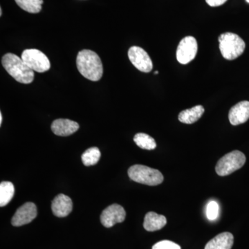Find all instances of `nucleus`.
I'll return each mask as SVG.
<instances>
[{"mask_svg": "<svg viewBox=\"0 0 249 249\" xmlns=\"http://www.w3.org/2000/svg\"><path fill=\"white\" fill-rule=\"evenodd\" d=\"M229 121L232 125L245 124L249 119V101H242L230 109Z\"/></svg>", "mask_w": 249, "mask_h": 249, "instance_id": "obj_11", "label": "nucleus"}, {"mask_svg": "<svg viewBox=\"0 0 249 249\" xmlns=\"http://www.w3.org/2000/svg\"><path fill=\"white\" fill-rule=\"evenodd\" d=\"M37 216V208L35 204L27 202L19 207L11 220L14 227H21L32 222Z\"/></svg>", "mask_w": 249, "mask_h": 249, "instance_id": "obj_10", "label": "nucleus"}, {"mask_svg": "<svg viewBox=\"0 0 249 249\" xmlns=\"http://www.w3.org/2000/svg\"><path fill=\"white\" fill-rule=\"evenodd\" d=\"M1 15H2V10L0 9V16H1Z\"/></svg>", "mask_w": 249, "mask_h": 249, "instance_id": "obj_25", "label": "nucleus"}, {"mask_svg": "<svg viewBox=\"0 0 249 249\" xmlns=\"http://www.w3.org/2000/svg\"><path fill=\"white\" fill-rule=\"evenodd\" d=\"M73 209V203L70 196L59 194L52 201V209L54 215L58 217H67Z\"/></svg>", "mask_w": 249, "mask_h": 249, "instance_id": "obj_12", "label": "nucleus"}, {"mask_svg": "<svg viewBox=\"0 0 249 249\" xmlns=\"http://www.w3.org/2000/svg\"><path fill=\"white\" fill-rule=\"evenodd\" d=\"M126 213L123 206L119 204H111L103 211L101 216V224L106 228H111L117 223L124 222Z\"/></svg>", "mask_w": 249, "mask_h": 249, "instance_id": "obj_9", "label": "nucleus"}, {"mask_svg": "<svg viewBox=\"0 0 249 249\" xmlns=\"http://www.w3.org/2000/svg\"><path fill=\"white\" fill-rule=\"evenodd\" d=\"M227 0H206V3L212 7H216V6H222Z\"/></svg>", "mask_w": 249, "mask_h": 249, "instance_id": "obj_23", "label": "nucleus"}, {"mask_svg": "<svg viewBox=\"0 0 249 249\" xmlns=\"http://www.w3.org/2000/svg\"><path fill=\"white\" fill-rule=\"evenodd\" d=\"M219 42L221 53L228 60H235L245 52V41L233 33L222 34L219 37Z\"/></svg>", "mask_w": 249, "mask_h": 249, "instance_id": "obj_3", "label": "nucleus"}, {"mask_svg": "<svg viewBox=\"0 0 249 249\" xmlns=\"http://www.w3.org/2000/svg\"><path fill=\"white\" fill-rule=\"evenodd\" d=\"M21 58L33 71L44 73L50 69L49 58L45 53L37 49H26L22 52Z\"/></svg>", "mask_w": 249, "mask_h": 249, "instance_id": "obj_6", "label": "nucleus"}, {"mask_svg": "<svg viewBox=\"0 0 249 249\" xmlns=\"http://www.w3.org/2000/svg\"><path fill=\"white\" fill-rule=\"evenodd\" d=\"M155 74H158L159 72H158V71H156L155 72Z\"/></svg>", "mask_w": 249, "mask_h": 249, "instance_id": "obj_26", "label": "nucleus"}, {"mask_svg": "<svg viewBox=\"0 0 249 249\" xmlns=\"http://www.w3.org/2000/svg\"><path fill=\"white\" fill-rule=\"evenodd\" d=\"M234 237L229 232H222L210 240L204 249H231Z\"/></svg>", "mask_w": 249, "mask_h": 249, "instance_id": "obj_14", "label": "nucleus"}, {"mask_svg": "<svg viewBox=\"0 0 249 249\" xmlns=\"http://www.w3.org/2000/svg\"><path fill=\"white\" fill-rule=\"evenodd\" d=\"M246 1H247V2L249 3V0H246Z\"/></svg>", "mask_w": 249, "mask_h": 249, "instance_id": "obj_27", "label": "nucleus"}, {"mask_svg": "<svg viewBox=\"0 0 249 249\" xmlns=\"http://www.w3.org/2000/svg\"><path fill=\"white\" fill-rule=\"evenodd\" d=\"M246 162L245 154L234 150L222 157L218 160L215 171L221 177L227 176L243 167Z\"/></svg>", "mask_w": 249, "mask_h": 249, "instance_id": "obj_5", "label": "nucleus"}, {"mask_svg": "<svg viewBox=\"0 0 249 249\" xmlns=\"http://www.w3.org/2000/svg\"><path fill=\"white\" fill-rule=\"evenodd\" d=\"M2 124V114L0 113V124Z\"/></svg>", "mask_w": 249, "mask_h": 249, "instance_id": "obj_24", "label": "nucleus"}, {"mask_svg": "<svg viewBox=\"0 0 249 249\" xmlns=\"http://www.w3.org/2000/svg\"><path fill=\"white\" fill-rule=\"evenodd\" d=\"M134 142L141 148L144 150H154L157 147L155 139L145 133H138L134 137Z\"/></svg>", "mask_w": 249, "mask_h": 249, "instance_id": "obj_18", "label": "nucleus"}, {"mask_svg": "<svg viewBox=\"0 0 249 249\" xmlns=\"http://www.w3.org/2000/svg\"><path fill=\"white\" fill-rule=\"evenodd\" d=\"M15 188L14 184L10 181H3L0 183V206H6L9 204L14 196Z\"/></svg>", "mask_w": 249, "mask_h": 249, "instance_id": "obj_17", "label": "nucleus"}, {"mask_svg": "<svg viewBox=\"0 0 249 249\" xmlns=\"http://www.w3.org/2000/svg\"><path fill=\"white\" fill-rule=\"evenodd\" d=\"M76 65L80 74L91 81H98L102 78L103 67L101 58L97 53L88 49L78 53Z\"/></svg>", "mask_w": 249, "mask_h": 249, "instance_id": "obj_1", "label": "nucleus"}, {"mask_svg": "<svg viewBox=\"0 0 249 249\" xmlns=\"http://www.w3.org/2000/svg\"><path fill=\"white\" fill-rule=\"evenodd\" d=\"M152 249H181V247L169 240H163L157 242L152 247Z\"/></svg>", "mask_w": 249, "mask_h": 249, "instance_id": "obj_22", "label": "nucleus"}, {"mask_svg": "<svg viewBox=\"0 0 249 249\" xmlns=\"http://www.w3.org/2000/svg\"><path fill=\"white\" fill-rule=\"evenodd\" d=\"M129 60L137 70L144 73H149L153 68L151 58L148 53L141 47L134 46L128 51Z\"/></svg>", "mask_w": 249, "mask_h": 249, "instance_id": "obj_8", "label": "nucleus"}, {"mask_svg": "<svg viewBox=\"0 0 249 249\" xmlns=\"http://www.w3.org/2000/svg\"><path fill=\"white\" fill-rule=\"evenodd\" d=\"M18 6L31 14H37L42 9L43 0H15Z\"/></svg>", "mask_w": 249, "mask_h": 249, "instance_id": "obj_19", "label": "nucleus"}, {"mask_svg": "<svg viewBox=\"0 0 249 249\" xmlns=\"http://www.w3.org/2000/svg\"><path fill=\"white\" fill-rule=\"evenodd\" d=\"M1 64L10 76L18 83L30 84L34 81V71L16 54H5L1 59Z\"/></svg>", "mask_w": 249, "mask_h": 249, "instance_id": "obj_2", "label": "nucleus"}, {"mask_svg": "<svg viewBox=\"0 0 249 249\" xmlns=\"http://www.w3.org/2000/svg\"><path fill=\"white\" fill-rule=\"evenodd\" d=\"M79 129V124L69 119H60L53 121L52 130L55 135L67 137L71 135Z\"/></svg>", "mask_w": 249, "mask_h": 249, "instance_id": "obj_13", "label": "nucleus"}, {"mask_svg": "<svg viewBox=\"0 0 249 249\" xmlns=\"http://www.w3.org/2000/svg\"><path fill=\"white\" fill-rule=\"evenodd\" d=\"M166 224L167 219L165 216L155 212H149L145 214L143 227L147 231L153 232L163 229Z\"/></svg>", "mask_w": 249, "mask_h": 249, "instance_id": "obj_15", "label": "nucleus"}, {"mask_svg": "<svg viewBox=\"0 0 249 249\" xmlns=\"http://www.w3.org/2000/svg\"><path fill=\"white\" fill-rule=\"evenodd\" d=\"M204 113V108L201 106H196L191 109L183 110L178 114V121L183 124H193L196 122Z\"/></svg>", "mask_w": 249, "mask_h": 249, "instance_id": "obj_16", "label": "nucleus"}, {"mask_svg": "<svg viewBox=\"0 0 249 249\" xmlns=\"http://www.w3.org/2000/svg\"><path fill=\"white\" fill-rule=\"evenodd\" d=\"M129 178L139 183L147 186H157L163 181V176L160 170L142 165H134L128 170Z\"/></svg>", "mask_w": 249, "mask_h": 249, "instance_id": "obj_4", "label": "nucleus"}, {"mask_svg": "<svg viewBox=\"0 0 249 249\" xmlns=\"http://www.w3.org/2000/svg\"><path fill=\"white\" fill-rule=\"evenodd\" d=\"M219 205L214 201H210L206 209V215L211 221L215 220L219 215Z\"/></svg>", "mask_w": 249, "mask_h": 249, "instance_id": "obj_21", "label": "nucleus"}, {"mask_svg": "<svg viewBox=\"0 0 249 249\" xmlns=\"http://www.w3.org/2000/svg\"><path fill=\"white\" fill-rule=\"evenodd\" d=\"M198 45L196 39L187 36L181 40L177 49V59L179 63L186 65L194 60L197 53Z\"/></svg>", "mask_w": 249, "mask_h": 249, "instance_id": "obj_7", "label": "nucleus"}, {"mask_svg": "<svg viewBox=\"0 0 249 249\" xmlns=\"http://www.w3.org/2000/svg\"><path fill=\"white\" fill-rule=\"evenodd\" d=\"M101 152L98 147H90L82 155V161L86 166H91L98 163L101 158Z\"/></svg>", "mask_w": 249, "mask_h": 249, "instance_id": "obj_20", "label": "nucleus"}]
</instances>
